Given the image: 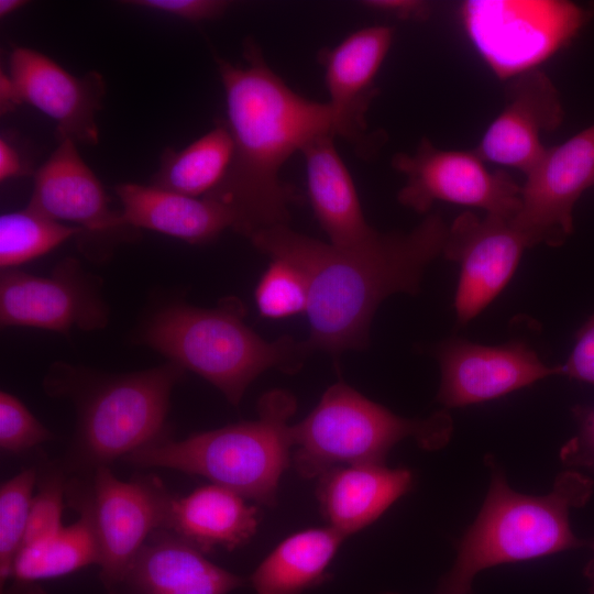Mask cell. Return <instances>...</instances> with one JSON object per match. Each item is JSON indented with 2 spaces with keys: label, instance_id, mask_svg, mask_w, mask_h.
Here are the masks:
<instances>
[{
  "label": "cell",
  "instance_id": "cell-12",
  "mask_svg": "<svg viewBox=\"0 0 594 594\" xmlns=\"http://www.w3.org/2000/svg\"><path fill=\"white\" fill-rule=\"evenodd\" d=\"M521 185L520 208L513 224L530 245L562 244L573 233V209L594 186V124L547 147Z\"/></svg>",
  "mask_w": 594,
  "mask_h": 594
},
{
  "label": "cell",
  "instance_id": "cell-4",
  "mask_svg": "<svg viewBox=\"0 0 594 594\" xmlns=\"http://www.w3.org/2000/svg\"><path fill=\"white\" fill-rule=\"evenodd\" d=\"M245 315L244 304L233 296L213 308L174 302L146 320L138 340L201 376L238 406L262 373L276 369L295 374L312 353L306 341L287 334L263 339L246 324Z\"/></svg>",
  "mask_w": 594,
  "mask_h": 594
},
{
  "label": "cell",
  "instance_id": "cell-34",
  "mask_svg": "<svg viewBox=\"0 0 594 594\" xmlns=\"http://www.w3.org/2000/svg\"><path fill=\"white\" fill-rule=\"evenodd\" d=\"M558 366V375L594 385V315L581 327L566 361Z\"/></svg>",
  "mask_w": 594,
  "mask_h": 594
},
{
  "label": "cell",
  "instance_id": "cell-32",
  "mask_svg": "<svg viewBox=\"0 0 594 594\" xmlns=\"http://www.w3.org/2000/svg\"><path fill=\"white\" fill-rule=\"evenodd\" d=\"M124 3L191 22L218 19L230 6L229 1L223 0H133Z\"/></svg>",
  "mask_w": 594,
  "mask_h": 594
},
{
  "label": "cell",
  "instance_id": "cell-16",
  "mask_svg": "<svg viewBox=\"0 0 594 594\" xmlns=\"http://www.w3.org/2000/svg\"><path fill=\"white\" fill-rule=\"evenodd\" d=\"M437 356V399L448 408L493 400L558 375L557 365L544 364L522 341L490 346L454 338L439 346Z\"/></svg>",
  "mask_w": 594,
  "mask_h": 594
},
{
  "label": "cell",
  "instance_id": "cell-35",
  "mask_svg": "<svg viewBox=\"0 0 594 594\" xmlns=\"http://www.w3.org/2000/svg\"><path fill=\"white\" fill-rule=\"evenodd\" d=\"M360 3L369 10L399 20L424 21L431 13L430 4L420 0H365Z\"/></svg>",
  "mask_w": 594,
  "mask_h": 594
},
{
  "label": "cell",
  "instance_id": "cell-6",
  "mask_svg": "<svg viewBox=\"0 0 594 594\" xmlns=\"http://www.w3.org/2000/svg\"><path fill=\"white\" fill-rule=\"evenodd\" d=\"M295 396L272 389L257 402V417L194 433L158 438L124 458L138 468H164L198 475L248 501L274 507L280 479L292 464L290 419Z\"/></svg>",
  "mask_w": 594,
  "mask_h": 594
},
{
  "label": "cell",
  "instance_id": "cell-21",
  "mask_svg": "<svg viewBox=\"0 0 594 594\" xmlns=\"http://www.w3.org/2000/svg\"><path fill=\"white\" fill-rule=\"evenodd\" d=\"M331 133L319 135L300 151L306 166L308 196L314 213L340 249H358L374 241L380 231L366 221L358 191Z\"/></svg>",
  "mask_w": 594,
  "mask_h": 594
},
{
  "label": "cell",
  "instance_id": "cell-14",
  "mask_svg": "<svg viewBox=\"0 0 594 594\" xmlns=\"http://www.w3.org/2000/svg\"><path fill=\"white\" fill-rule=\"evenodd\" d=\"M393 37L391 26H367L331 48L320 50L317 56L324 69L333 135L364 158L373 156L385 141L384 133L370 130L366 113L377 94L375 78Z\"/></svg>",
  "mask_w": 594,
  "mask_h": 594
},
{
  "label": "cell",
  "instance_id": "cell-5",
  "mask_svg": "<svg viewBox=\"0 0 594 594\" xmlns=\"http://www.w3.org/2000/svg\"><path fill=\"white\" fill-rule=\"evenodd\" d=\"M487 495L473 524L459 542L455 561L435 594H472L475 576L501 564L556 554L583 546L570 525V510L584 506L593 481L576 471L560 473L541 496L513 490L492 464Z\"/></svg>",
  "mask_w": 594,
  "mask_h": 594
},
{
  "label": "cell",
  "instance_id": "cell-18",
  "mask_svg": "<svg viewBox=\"0 0 594 594\" xmlns=\"http://www.w3.org/2000/svg\"><path fill=\"white\" fill-rule=\"evenodd\" d=\"M560 94L539 68L508 80L503 110L484 132L475 152L485 163L527 175L546 151L543 133L563 121Z\"/></svg>",
  "mask_w": 594,
  "mask_h": 594
},
{
  "label": "cell",
  "instance_id": "cell-31",
  "mask_svg": "<svg viewBox=\"0 0 594 594\" xmlns=\"http://www.w3.org/2000/svg\"><path fill=\"white\" fill-rule=\"evenodd\" d=\"M54 438L53 433L14 395L0 393V448L21 453Z\"/></svg>",
  "mask_w": 594,
  "mask_h": 594
},
{
  "label": "cell",
  "instance_id": "cell-11",
  "mask_svg": "<svg viewBox=\"0 0 594 594\" xmlns=\"http://www.w3.org/2000/svg\"><path fill=\"white\" fill-rule=\"evenodd\" d=\"M101 279L67 257L47 276L19 268L1 270L0 323L67 334L76 328L107 327L110 309L101 294Z\"/></svg>",
  "mask_w": 594,
  "mask_h": 594
},
{
  "label": "cell",
  "instance_id": "cell-7",
  "mask_svg": "<svg viewBox=\"0 0 594 594\" xmlns=\"http://www.w3.org/2000/svg\"><path fill=\"white\" fill-rule=\"evenodd\" d=\"M451 433L447 413L404 418L340 380L302 420L292 425V464L302 479H318L339 465L385 463L389 451L407 438L422 449H440Z\"/></svg>",
  "mask_w": 594,
  "mask_h": 594
},
{
  "label": "cell",
  "instance_id": "cell-28",
  "mask_svg": "<svg viewBox=\"0 0 594 594\" xmlns=\"http://www.w3.org/2000/svg\"><path fill=\"white\" fill-rule=\"evenodd\" d=\"M36 482V469L28 468L1 484L0 588L10 581L15 558L23 546Z\"/></svg>",
  "mask_w": 594,
  "mask_h": 594
},
{
  "label": "cell",
  "instance_id": "cell-37",
  "mask_svg": "<svg viewBox=\"0 0 594 594\" xmlns=\"http://www.w3.org/2000/svg\"><path fill=\"white\" fill-rule=\"evenodd\" d=\"M28 1L24 0H1L0 1V16H7L12 12L23 7Z\"/></svg>",
  "mask_w": 594,
  "mask_h": 594
},
{
  "label": "cell",
  "instance_id": "cell-8",
  "mask_svg": "<svg viewBox=\"0 0 594 594\" xmlns=\"http://www.w3.org/2000/svg\"><path fill=\"white\" fill-rule=\"evenodd\" d=\"M590 18L588 10L565 0H469L460 7L469 41L502 80L538 69Z\"/></svg>",
  "mask_w": 594,
  "mask_h": 594
},
{
  "label": "cell",
  "instance_id": "cell-10",
  "mask_svg": "<svg viewBox=\"0 0 594 594\" xmlns=\"http://www.w3.org/2000/svg\"><path fill=\"white\" fill-rule=\"evenodd\" d=\"M391 163L406 177L397 200L418 213L428 212L436 201L506 219L520 208L521 186L509 174L491 170L475 150H442L422 138L414 153H396Z\"/></svg>",
  "mask_w": 594,
  "mask_h": 594
},
{
  "label": "cell",
  "instance_id": "cell-29",
  "mask_svg": "<svg viewBox=\"0 0 594 594\" xmlns=\"http://www.w3.org/2000/svg\"><path fill=\"white\" fill-rule=\"evenodd\" d=\"M271 260L254 293L260 315L267 319L306 315L309 304L306 277L293 264L278 258Z\"/></svg>",
  "mask_w": 594,
  "mask_h": 594
},
{
  "label": "cell",
  "instance_id": "cell-15",
  "mask_svg": "<svg viewBox=\"0 0 594 594\" xmlns=\"http://www.w3.org/2000/svg\"><path fill=\"white\" fill-rule=\"evenodd\" d=\"M56 150L35 174L28 208L56 221H69L81 229L82 253L89 255L92 242L119 239L138 229L121 211L109 207V197L95 173L80 157L76 143L59 139Z\"/></svg>",
  "mask_w": 594,
  "mask_h": 594
},
{
  "label": "cell",
  "instance_id": "cell-24",
  "mask_svg": "<svg viewBox=\"0 0 594 594\" xmlns=\"http://www.w3.org/2000/svg\"><path fill=\"white\" fill-rule=\"evenodd\" d=\"M345 538L329 526L307 528L282 540L256 566L249 582L255 594H305L329 578Z\"/></svg>",
  "mask_w": 594,
  "mask_h": 594
},
{
  "label": "cell",
  "instance_id": "cell-3",
  "mask_svg": "<svg viewBox=\"0 0 594 594\" xmlns=\"http://www.w3.org/2000/svg\"><path fill=\"white\" fill-rule=\"evenodd\" d=\"M185 370L165 364L125 374H97L56 363L43 386L73 402L77 421L66 473L85 474L162 437L173 388Z\"/></svg>",
  "mask_w": 594,
  "mask_h": 594
},
{
  "label": "cell",
  "instance_id": "cell-36",
  "mask_svg": "<svg viewBox=\"0 0 594 594\" xmlns=\"http://www.w3.org/2000/svg\"><path fill=\"white\" fill-rule=\"evenodd\" d=\"M30 174L18 150L4 135L0 138V180Z\"/></svg>",
  "mask_w": 594,
  "mask_h": 594
},
{
  "label": "cell",
  "instance_id": "cell-27",
  "mask_svg": "<svg viewBox=\"0 0 594 594\" xmlns=\"http://www.w3.org/2000/svg\"><path fill=\"white\" fill-rule=\"evenodd\" d=\"M81 229L50 219L28 207L0 216V267L18 268L73 237Z\"/></svg>",
  "mask_w": 594,
  "mask_h": 594
},
{
  "label": "cell",
  "instance_id": "cell-33",
  "mask_svg": "<svg viewBox=\"0 0 594 594\" xmlns=\"http://www.w3.org/2000/svg\"><path fill=\"white\" fill-rule=\"evenodd\" d=\"M578 435L561 449V460L572 466L594 470V406H576Z\"/></svg>",
  "mask_w": 594,
  "mask_h": 594
},
{
  "label": "cell",
  "instance_id": "cell-1",
  "mask_svg": "<svg viewBox=\"0 0 594 594\" xmlns=\"http://www.w3.org/2000/svg\"><path fill=\"white\" fill-rule=\"evenodd\" d=\"M243 58L232 64L215 56L233 153L223 178L205 197L224 206L232 230L250 240L288 223L290 206L300 196L280 178L282 168L312 139L333 132L328 102L294 91L268 66L253 38L244 41Z\"/></svg>",
  "mask_w": 594,
  "mask_h": 594
},
{
  "label": "cell",
  "instance_id": "cell-23",
  "mask_svg": "<svg viewBox=\"0 0 594 594\" xmlns=\"http://www.w3.org/2000/svg\"><path fill=\"white\" fill-rule=\"evenodd\" d=\"M114 190L123 218L135 229L156 231L189 244H205L233 226L230 211L206 197L133 183L119 184Z\"/></svg>",
  "mask_w": 594,
  "mask_h": 594
},
{
  "label": "cell",
  "instance_id": "cell-13",
  "mask_svg": "<svg viewBox=\"0 0 594 594\" xmlns=\"http://www.w3.org/2000/svg\"><path fill=\"white\" fill-rule=\"evenodd\" d=\"M529 246L512 219L464 211L448 226L442 254L460 265L453 304L459 324L469 323L499 295Z\"/></svg>",
  "mask_w": 594,
  "mask_h": 594
},
{
  "label": "cell",
  "instance_id": "cell-38",
  "mask_svg": "<svg viewBox=\"0 0 594 594\" xmlns=\"http://www.w3.org/2000/svg\"><path fill=\"white\" fill-rule=\"evenodd\" d=\"M593 552H594V541H592L590 543ZM584 575L586 576L588 583H590V592L591 594H594V556L593 558L588 561V563L586 564L585 569H584Z\"/></svg>",
  "mask_w": 594,
  "mask_h": 594
},
{
  "label": "cell",
  "instance_id": "cell-26",
  "mask_svg": "<svg viewBox=\"0 0 594 594\" xmlns=\"http://www.w3.org/2000/svg\"><path fill=\"white\" fill-rule=\"evenodd\" d=\"M100 552L90 519L79 514L77 521L63 526L52 537L21 548L12 576L0 592L18 585L63 576L90 564H99Z\"/></svg>",
  "mask_w": 594,
  "mask_h": 594
},
{
  "label": "cell",
  "instance_id": "cell-20",
  "mask_svg": "<svg viewBox=\"0 0 594 594\" xmlns=\"http://www.w3.org/2000/svg\"><path fill=\"white\" fill-rule=\"evenodd\" d=\"M316 496L327 526L345 539L376 521L408 493L413 473L385 463L339 465L318 479Z\"/></svg>",
  "mask_w": 594,
  "mask_h": 594
},
{
  "label": "cell",
  "instance_id": "cell-25",
  "mask_svg": "<svg viewBox=\"0 0 594 594\" xmlns=\"http://www.w3.org/2000/svg\"><path fill=\"white\" fill-rule=\"evenodd\" d=\"M233 153L226 121L180 151L167 147L150 185L189 197H205L223 178Z\"/></svg>",
  "mask_w": 594,
  "mask_h": 594
},
{
  "label": "cell",
  "instance_id": "cell-22",
  "mask_svg": "<svg viewBox=\"0 0 594 594\" xmlns=\"http://www.w3.org/2000/svg\"><path fill=\"white\" fill-rule=\"evenodd\" d=\"M258 528V510L243 496L217 484L174 496L164 529L200 552L232 551L249 542Z\"/></svg>",
  "mask_w": 594,
  "mask_h": 594
},
{
  "label": "cell",
  "instance_id": "cell-9",
  "mask_svg": "<svg viewBox=\"0 0 594 594\" xmlns=\"http://www.w3.org/2000/svg\"><path fill=\"white\" fill-rule=\"evenodd\" d=\"M148 474L122 481L100 466L67 481L66 499L91 521L99 544V579L106 592L124 575L131 561L157 529H164L174 498Z\"/></svg>",
  "mask_w": 594,
  "mask_h": 594
},
{
  "label": "cell",
  "instance_id": "cell-17",
  "mask_svg": "<svg viewBox=\"0 0 594 594\" xmlns=\"http://www.w3.org/2000/svg\"><path fill=\"white\" fill-rule=\"evenodd\" d=\"M9 77L15 105L29 103L53 119L57 140L98 144L96 113L106 91L99 73L77 77L44 54L15 46L10 54Z\"/></svg>",
  "mask_w": 594,
  "mask_h": 594
},
{
  "label": "cell",
  "instance_id": "cell-30",
  "mask_svg": "<svg viewBox=\"0 0 594 594\" xmlns=\"http://www.w3.org/2000/svg\"><path fill=\"white\" fill-rule=\"evenodd\" d=\"M67 473L62 465L37 472V493L33 496L23 546L43 541L63 528L62 513L66 501Z\"/></svg>",
  "mask_w": 594,
  "mask_h": 594
},
{
  "label": "cell",
  "instance_id": "cell-39",
  "mask_svg": "<svg viewBox=\"0 0 594 594\" xmlns=\"http://www.w3.org/2000/svg\"><path fill=\"white\" fill-rule=\"evenodd\" d=\"M383 594H398V593H394V592H386V593H383Z\"/></svg>",
  "mask_w": 594,
  "mask_h": 594
},
{
  "label": "cell",
  "instance_id": "cell-19",
  "mask_svg": "<svg viewBox=\"0 0 594 594\" xmlns=\"http://www.w3.org/2000/svg\"><path fill=\"white\" fill-rule=\"evenodd\" d=\"M245 584L174 532L157 529L107 594H229Z\"/></svg>",
  "mask_w": 594,
  "mask_h": 594
},
{
  "label": "cell",
  "instance_id": "cell-2",
  "mask_svg": "<svg viewBox=\"0 0 594 594\" xmlns=\"http://www.w3.org/2000/svg\"><path fill=\"white\" fill-rule=\"evenodd\" d=\"M447 232L442 217L431 213L409 232H380L358 249L333 246L288 224L261 231L250 241L304 274L309 288L307 345L339 360L346 351L367 348L372 319L384 299L418 293L425 270L442 254Z\"/></svg>",
  "mask_w": 594,
  "mask_h": 594
}]
</instances>
